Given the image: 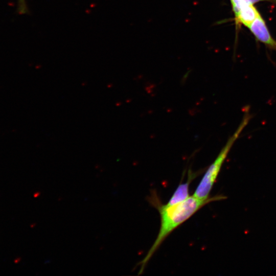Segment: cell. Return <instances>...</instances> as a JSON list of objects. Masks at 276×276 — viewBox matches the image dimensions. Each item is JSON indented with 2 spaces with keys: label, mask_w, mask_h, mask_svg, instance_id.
<instances>
[{
  "label": "cell",
  "mask_w": 276,
  "mask_h": 276,
  "mask_svg": "<svg viewBox=\"0 0 276 276\" xmlns=\"http://www.w3.org/2000/svg\"><path fill=\"white\" fill-rule=\"evenodd\" d=\"M222 199L223 197L221 196L203 199L193 195L181 202L172 205H159L156 203L155 206H157L160 216V228L153 245L141 262V271H143L144 267L152 255L173 230L207 203Z\"/></svg>",
  "instance_id": "cell-1"
},
{
  "label": "cell",
  "mask_w": 276,
  "mask_h": 276,
  "mask_svg": "<svg viewBox=\"0 0 276 276\" xmlns=\"http://www.w3.org/2000/svg\"><path fill=\"white\" fill-rule=\"evenodd\" d=\"M244 112L242 121L237 130L228 140L218 156L209 166L202 177L193 194L196 197L203 199L209 198L210 193L217 179L222 165L233 145L238 138L242 130L246 126L251 118L248 109H247Z\"/></svg>",
  "instance_id": "cell-2"
},
{
  "label": "cell",
  "mask_w": 276,
  "mask_h": 276,
  "mask_svg": "<svg viewBox=\"0 0 276 276\" xmlns=\"http://www.w3.org/2000/svg\"><path fill=\"white\" fill-rule=\"evenodd\" d=\"M248 28L257 40L265 44L269 48L276 51V40L272 37L260 14Z\"/></svg>",
  "instance_id": "cell-3"
},
{
  "label": "cell",
  "mask_w": 276,
  "mask_h": 276,
  "mask_svg": "<svg viewBox=\"0 0 276 276\" xmlns=\"http://www.w3.org/2000/svg\"><path fill=\"white\" fill-rule=\"evenodd\" d=\"M196 174L189 173L187 182L180 183L171 197L168 203V205H172L181 202L187 199L190 196L189 194V187L191 182L196 177Z\"/></svg>",
  "instance_id": "cell-4"
},
{
  "label": "cell",
  "mask_w": 276,
  "mask_h": 276,
  "mask_svg": "<svg viewBox=\"0 0 276 276\" xmlns=\"http://www.w3.org/2000/svg\"><path fill=\"white\" fill-rule=\"evenodd\" d=\"M259 14L254 5L251 4L235 15V20L237 23L248 28Z\"/></svg>",
  "instance_id": "cell-5"
},
{
  "label": "cell",
  "mask_w": 276,
  "mask_h": 276,
  "mask_svg": "<svg viewBox=\"0 0 276 276\" xmlns=\"http://www.w3.org/2000/svg\"><path fill=\"white\" fill-rule=\"evenodd\" d=\"M235 16L244 9L251 5L248 0H230Z\"/></svg>",
  "instance_id": "cell-6"
},
{
  "label": "cell",
  "mask_w": 276,
  "mask_h": 276,
  "mask_svg": "<svg viewBox=\"0 0 276 276\" xmlns=\"http://www.w3.org/2000/svg\"><path fill=\"white\" fill-rule=\"evenodd\" d=\"M18 11L19 13L24 14L27 11L25 0H18Z\"/></svg>",
  "instance_id": "cell-7"
},
{
  "label": "cell",
  "mask_w": 276,
  "mask_h": 276,
  "mask_svg": "<svg viewBox=\"0 0 276 276\" xmlns=\"http://www.w3.org/2000/svg\"><path fill=\"white\" fill-rule=\"evenodd\" d=\"M249 1V2L254 5V4L255 3H258L259 2H261V1H273V0H248Z\"/></svg>",
  "instance_id": "cell-8"
}]
</instances>
